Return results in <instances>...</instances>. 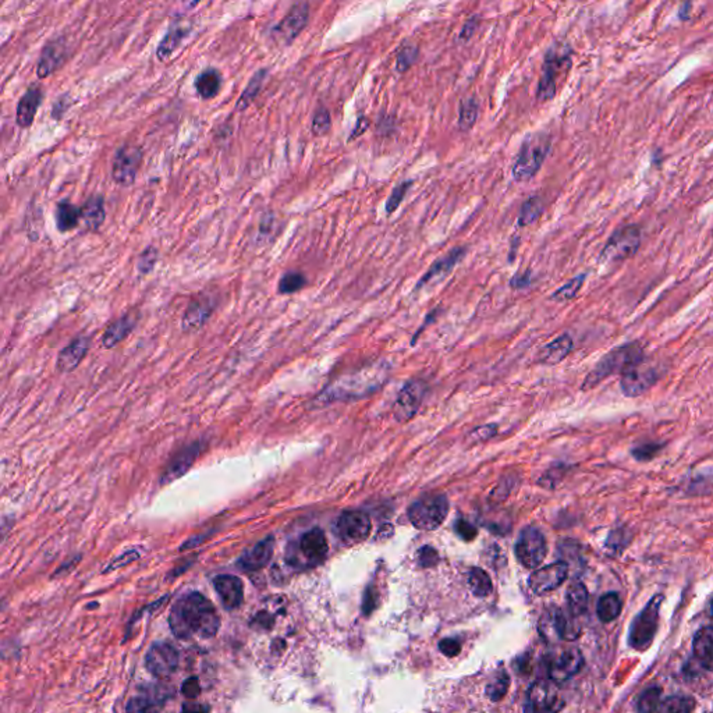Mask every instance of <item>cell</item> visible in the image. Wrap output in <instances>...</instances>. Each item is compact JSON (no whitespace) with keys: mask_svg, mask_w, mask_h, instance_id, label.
<instances>
[{"mask_svg":"<svg viewBox=\"0 0 713 713\" xmlns=\"http://www.w3.org/2000/svg\"><path fill=\"white\" fill-rule=\"evenodd\" d=\"M440 312H442V308H440V307H435V308H432V310L426 314V317H425V319H424L422 325L418 328V330L414 333V336H412V339H411V346H415V344H417V342H418V339L422 336V333H424L429 326H432V325L439 319Z\"/></svg>","mask_w":713,"mask_h":713,"instance_id":"obj_52","label":"cell"},{"mask_svg":"<svg viewBox=\"0 0 713 713\" xmlns=\"http://www.w3.org/2000/svg\"><path fill=\"white\" fill-rule=\"evenodd\" d=\"M584 664V657L581 652L575 648L563 649L557 653H553L547 660V673L550 680L556 682H561L575 675Z\"/></svg>","mask_w":713,"mask_h":713,"instance_id":"obj_19","label":"cell"},{"mask_svg":"<svg viewBox=\"0 0 713 713\" xmlns=\"http://www.w3.org/2000/svg\"><path fill=\"white\" fill-rule=\"evenodd\" d=\"M308 283L307 276L300 271H287L283 273L278 283V293L282 296H291L301 291Z\"/></svg>","mask_w":713,"mask_h":713,"instance_id":"obj_39","label":"cell"},{"mask_svg":"<svg viewBox=\"0 0 713 713\" xmlns=\"http://www.w3.org/2000/svg\"><path fill=\"white\" fill-rule=\"evenodd\" d=\"M215 301L212 296L200 294L190 301L182 318V329L186 333L201 330L212 318L215 312Z\"/></svg>","mask_w":713,"mask_h":713,"instance_id":"obj_20","label":"cell"},{"mask_svg":"<svg viewBox=\"0 0 713 713\" xmlns=\"http://www.w3.org/2000/svg\"><path fill=\"white\" fill-rule=\"evenodd\" d=\"M138 321H140V314L137 310H131V311L123 314L122 317H119L118 319L112 321L106 326V329L102 335V339H101L102 347L105 350H112L116 346H119L134 332Z\"/></svg>","mask_w":713,"mask_h":713,"instance_id":"obj_22","label":"cell"},{"mask_svg":"<svg viewBox=\"0 0 713 713\" xmlns=\"http://www.w3.org/2000/svg\"><path fill=\"white\" fill-rule=\"evenodd\" d=\"M418 48L415 45H404L396 55V70L399 73H406L410 70L418 61Z\"/></svg>","mask_w":713,"mask_h":713,"instance_id":"obj_45","label":"cell"},{"mask_svg":"<svg viewBox=\"0 0 713 713\" xmlns=\"http://www.w3.org/2000/svg\"><path fill=\"white\" fill-rule=\"evenodd\" d=\"M508 685H510V678L506 673H500L489 685H488V689H486V695L490 700L493 702H499L506 694H507V689H508Z\"/></svg>","mask_w":713,"mask_h":713,"instance_id":"obj_48","label":"cell"},{"mask_svg":"<svg viewBox=\"0 0 713 713\" xmlns=\"http://www.w3.org/2000/svg\"><path fill=\"white\" fill-rule=\"evenodd\" d=\"M183 694L187 696V698H197L201 692V687H200V682L195 677L193 678H189L184 684H183Z\"/></svg>","mask_w":713,"mask_h":713,"instance_id":"obj_59","label":"cell"},{"mask_svg":"<svg viewBox=\"0 0 713 713\" xmlns=\"http://www.w3.org/2000/svg\"><path fill=\"white\" fill-rule=\"evenodd\" d=\"M518 246H520V236H513L511 237V241H510V250H508V262L513 264L515 257H517V250H518Z\"/></svg>","mask_w":713,"mask_h":713,"instance_id":"obj_61","label":"cell"},{"mask_svg":"<svg viewBox=\"0 0 713 713\" xmlns=\"http://www.w3.org/2000/svg\"><path fill=\"white\" fill-rule=\"evenodd\" d=\"M549 151L550 140L546 134L536 133L528 136L522 141L511 169V176L514 182L527 183L532 180L540 170Z\"/></svg>","mask_w":713,"mask_h":713,"instance_id":"obj_5","label":"cell"},{"mask_svg":"<svg viewBox=\"0 0 713 713\" xmlns=\"http://www.w3.org/2000/svg\"><path fill=\"white\" fill-rule=\"evenodd\" d=\"M371 520L362 511H344L335 524L336 535L346 545H357L371 534Z\"/></svg>","mask_w":713,"mask_h":713,"instance_id":"obj_15","label":"cell"},{"mask_svg":"<svg viewBox=\"0 0 713 713\" xmlns=\"http://www.w3.org/2000/svg\"><path fill=\"white\" fill-rule=\"evenodd\" d=\"M440 652L447 657H454L461 652V643L453 638H444L439 642Z\"/></svg>","mask_w":713,"mask_h":713,"instance_id":"obj_54","label":"cell"},{"mask_svg":"<svg viewBox=\"0 0 713 713\" xmlns=\"http://www.w3.org/2000/svg\"><path fill=\"white\" fill-rule=\"evenodd\" d=\"M588 600L589 595L586 591V586L582 582H574L567 591V607L568 611L578 617L584 614L588 609Z\"/></svg>","mask_w":713,"mask_h":713,"instance_id":"obj_37","label":"cell"},{"mask_svg":"<svg viewBox=\"0 0 713 713\" xmlns=\"http://www.w3.org/2000/svg\"><path fill=\"white\" fill-rule=\"evenodd\" d=\"M660 374L656 368L643 367V362L621 374L620 387L627 397H639L652 389L659 380Z\"/></svg>","mask_w":713,"mask_h":713,"instance_id":"obj_18","label":"cell"},{"mask_svg":"<svg viewBox=\"0 0 713 713\" xmlns=\"http://www.w3.org/2000/svg\"><path fill=\"white\" fill-rule=\"evenodd\" d=\"M496 432H497V425H495V424H489V425H483V426L476 428V429L471 433V436H472V439H475V440H481V442H482V440H488L489 438L495 436V435H496Z\"/></svg>","mask_w":713,"mask_h":713,"instance_id":"obj_57","label":"cell"},{"mask_svg":"<svg viewBox=\"0 0 713 713\" xmlns=\"http://www.w3.org/2000/svg\"><path fill=\"white\" fill-rule=\"evenodd\" d=\"M563 706L561 700L553 687L547 682H535L528 691L527 699V710L531 712H552L560 710Z\"/></svg>","mask_w":713,"mask_h":713,"instance_id":"obj_25","label":"cell"},{"mask_svg":"<svg viewBox=\"0 0 713 713\" xmlns=\"http://www.w3.org/2000/svg\"><path fill=\"white\" fill-rule=\"evenodd\" d=\"M478 26H479V17L478 16H472L471 19H468L464 23V26H463V29L460 31L458 40L463 41V42H468L472 38V35L475 34Z\"/></svg>","mask_w":713,"mask_h":713,"instance_id":"obj_55","label":"cell"},{"mask_svg":"<svg viewBox=\"0 0 713 713\" xmlns=\"http://www.w3.org/2000/svg\"><path fill=\"white\" fill-rule=\"evenodd\" d=\"M695 709V700L688 696H670L660 702L657 712L664 713H688Z\"/></svg>","mask_w":713,"mask_h":713,"instance_id":"obj_43","label":"cell"},{"mask_svg":"<svg viewBox=\"0 0 713 713\" xmlns=\"http://www.w3.org/2000/svg\"><path fill=\"white\" fill-rule=\"evenodd\" d=\"M659 449H660L659 444H643L634 450V456L638 460H646V458L653 457L659 451Z\"/></svg>","mask_w":713,"mask_h":713,"instance_id":"obj_58","label":"cell"},{"mask_svg":"<svg viewBox=\"0 0 713 713\" xmlns=\"http://www.w3.org/2000/svg\"><path fill=\"white\" fill-rule=\"evenodd\" d=\"M418 561H419V564L422 567H432V566L438 564L439 554H438V552L433 547L424 546L418 552Z\"/></svg>","mask_w":713,"mask_h":713,"instance_id":"obj_53","label":"cell"},{"mask_svg":"<svg viewBox=\"0 0 713 713\" xmlns=\"http://www.w3.org/2000/svg\"><path fill=\"white\" fill-rule=\"evenodd\" d=\"M585 280H586V273H579V275L574 276L572 279L566 282L561 287L554 290L550 294V300L554 303H567V301L574 300L577 297V294L579 293V290L582 289Z\"/></svg>","mask_w":713,"mask_h":713,"instance_id":"obj_40","label":"cell"},{"mask_svg":"<svg viewBox=\"0 0 713 713\" xmlns=\"http://www.w3.org/2000/svg\"><path fill=\"white\" fill-rule=\"evenodd\" d=\"M468 248L465 246H457L449 250L443 257L438 258L431 268L422 275V278L415 285V291H421L422 289L436 286L439 282L444 280L454 268L465 258Z\"/></svg>","mask_w":713,"mask_h":713,"instance_id":"obj_13","label":"cell"},{"mask_svg":"<svg viewBox=\"0 0 713 713\" xmlns=\"http://www.w3.org/2000/svg\"><path fill=\"white\" fill-rule=\"evenodd\" d=\"M660 702H662L660 689L649 688L638 699V710L639 712H657Z\"/></svg>","mask_w":713,"mask_h":713,"instance_id":"obj_49","label":"cell"},{"mask_svg":"<svg viewBox=\"0 0 713 713\" xmlns=\"http://www.w3.org/2000/svg\"><path fill=\"white\" fill-rule=\"evenodd\" d=\"M449 514V500L444 495H431L417 500L408 508L411 524L422 531L439 528Z\"/></svg>","mask_w":713,"mask_h":713,"instance_id":"obj_7","label":"cell"},{"mask_svg":"<svg viewBox=\"0 0 713 713\" xmlns=\"http://www.w3.org/2000/svg\"><path fill=\"white\" fill-rule=\"evenodd\" d=\"M546 553L547 543L545 535L535 527H527L522 529L515 545L518 561L525 568H536L545 560Z\"/></svg>","mask_w":713,"mask_h":713,"instance_id":"obj_12","label":"cell"},{"mask_svg":"<svg viewBox=\"0 0 713 713\" xmlns=\"http://www.w3.org/2000/svg\"><path fill=\"white\" fill-rule=\"evenodd\" d=\"M426 390L428 386L422 379H411L404 383L393 407L394 417L399 422H406L414 418L424 401Z\"/></svg>","mask_w":713,"mask_h":713,"instance_id":"obj_14","label":"cell"},{"mask_svg":"<svg viewBox=\"0 0 713 713\" xmlns=\"http://www.w3.org/2000/svg\"><path fill=\"white\" fill-rule=\"evenodd\" d=\"M692 650L694 657L702 667L713 670V635L707 630H699L695 634Z\"/></svg>","mask_w":713,"mask_h":713,"instance_id":"obj_32","label":"cell"},{"mask_svg":"<svg viewBox=\"0 0 713 713\" xmlns=\"http://www.w3.org/2000/svg\"><path fill=\"white\" fill-rule=\"evenodd\" d=\"M368 127H369V120H368L367 118H364V116H362V118H360V119L357 120L355 126H354V130L351 131V134H350V137H349V141H354V140H357L358 137H361V136L368 130Z\"/></svg>","mask_w":713,"mask_h":713,"instance_id":"obj_60","label":"cell"},{"mask_svg":"<svg viewBox=\"0 0 713 713\" xmlns=\"http://www.w3.org/2000/svg\"><path fill=\"white\" fill-rule=\"evenodd\" d=\"M198 447H194V446H190V449L186 450V453L183 456H180L175 463L173 465L170 467L169 470V475H173V476H177V475H182L191 464H193V460L195 458V456L198 454Z\"/></svg>","mask_w":713,"mask_h":713,"instance_id":"obj_50","label":"cell"},{"mask_svg":"<svg viewBox=\"0 0 713 713\" xmlns=\"http://www.w3.org/2000/svg\"><path fill=\"white\" fill-rule=\"evenodd\" d=\"M456 531H457V534H458L464 540H467V542H468V540L475 539V536H476V534H478V532H476V528H475V527H472V525H471L468 521H465V520H458V521L456 522Z\"/></svg>","mask_w":713,"mask_h":713,"instance_id":"obj_56","label":"cell"},{"mask_svg":"<svg viewBox=\"0 0 713 713\" xmlns=\"http://www.w3.org/2000/svg\"><path fill=\"white\" fill-rule=\"evenodd\" d=\"M194 86L202 99H212L219 94L222 88V76L215 69H207L197 76Z\"/></svg>","mask_w":713,"mask_h":713,"instance_id":"obj_34","label":"cell"},{"mask_svg":"<svg viewBox=\"0 0 713 713\" xmlns=\"http://www.w3.org/2000/svg\"><path fill=\"white\" fill-rule=\"evenodd\" d=\"M287 561L294 567H315L321 564L328 552L329 545L325 532L321 528H312L301 535L296 546H290Z\"/></svg>","mask_w":713,"mask_h":713,"instance_id":"obj_6","label":"cell"},{"mask_svg":"<svg viewBox=\"0 0 713 713\" xmlns=\"http://www.w3.org/2000/svg\"><path fill=\"white\" fill-rule=\"evenodd\" d=\"M42 91L38 86H34L27 90V93L22 97L19 105H17V113H16V122L17 126L22 129H29L33 126L37 112L42 102Z\"/></svg>","mask_w":713,"mask_h":713,"instance_id":"obj_29","label":"cell"},{"mask_svg":"<svg viewBox=\"0 0 713 713\" xmlns=\"http://www.w3.org/2000/svg\"><path fill=\"white\" fill-rule=\"evenodd\" d=\"M712 617H713V600H712Z\"/></svg>","mask_w":713,"mask_h":713,"instance_id":"obj_63","label":"cell"},{"mask_svg":"<svg viewBox=\"0 0 713 713\" xmlns=\"http://www.w3.org/2000/svg\"><path fill=\"white\" fill-rule=\"evenodd\" d=\"M330 127H332L330 112L323 106L317 109V112L312 118V126H311L314 136H317V137L326 136L330 131Z\"/></svg>","mask_w":713,"mask_h":713,"instance_id":"obj_47","label":"cell"},{"mask_svg":"<svg viewBox=\"0 0 713 713\" xmlns=\"http://www.w3.org/2000/svg\"><path fill=\"white\" fill-rule=\"evenodd\" d=\"M478 115H479V104L475 98H467L464 101H461L460 104V111H458V129L461 131H470L476 120H478Z\"/></svg>","mask_w":713,"mask_h":713,"instance_id":"obj_41","label":"cell"},{"mask_svg":"<svg viewBox=\"0 0 713 713\" xmlns=\"http://www.w3.org/2000/svg\"><path fill=\"white\" fill-rule=\"evenodd\" d=\"M468 585H470L472 593L478 598H485V596L490 595L492 589H493L490 577L488 575L486 571H483L479 567H475L471 570L470 577H468Z\"/></svg>","mask_w":713,"mask_h":713,"instance_id":"obj_42","label":"cell"},{"mask_svg":"<svg viewBox=\"0 0 713 713\" xmlns=\"http://www.w3.org/2000/svg\"><path fill=\"white\" fill-rule=\"evenodd\" d=\"M574 618L575 616L571 613L568 617L563 613V610L552 607L546 610L539 618V634L547 642H557L561 639L574 641L581 632V628Z\"/></svg>","mask_w":713,"mask_h":713,"instance_id":"obj_10","label":"cell"},{"mask_svg":"<svg viewBox=\"0 0 713 713\" xmlns=\"http://www.w3.org/2000/svg\"><path fill=\"white\" fill-rule=\"evenodd\" d=\"M106 221L105 198L102 194H93L81 207V222L88 232H98Z\"/></svg>","mask_w":713,"mask_h":713,"instance_id":"obj_31","label":"cell"},{"mask_svg":"<svg viewBox=\"0 0 713 713\" xmlns=\"http://www.w3.org/2000/svg\"><path fill=\"white\" fill-rule=\"evenodd\" d=\"M412 184H414V180H404L393 187V190L385 204V211H386L387 216H390L392 214H394L399 209V207L404 201L407 193L411 190Z\"/></svg>","mask_w":713,"mask_h":713,"instance_id":"obj_44","label":"cell"},{"mask_svg":"<svg viewBox=\"0 0 713 713\" xmlns=\"http://www.w3.org/2000/svg\"><path fill=\"white\" fill-rule=\"evenodd\" d=\"M310 20V5L307 2L296 3L285 19L273 29V35L279 42L290 45L307 27Z\"/></svg>","mask_w":713,"mask_h":713,"instance_id":"obj_17","label":"cell"},{"mask_svg":"<svg viewBox=\"0 0 713 713\" xmlns=\"http://www.w3.org/2000/svg\"><path fill=\"white\" fill-rule=\"evenodd\" d=\"M214 586L223 603V606L229 610L237 609L244 600V585L243 581L230 574L218 575L214 579Z\"/></svg>","mask_w":713,"mask_h":713,"instance_id":"obj_26","label":"cell"},{"mask_svg":"<svg viewBox=\"0 0 713 713\" xmlns=\"http://www.w3.org/2000/svg\"><path fill=\"white\" fill-rule=\"evenodd\" d=\"M645 361L643 347L638 342H630L621 344L609 353H606L596 365L585 376L581 390H591L600 382L616 374H624L625 371L641 365Z\"/></svg>","mask_w":713,"mask_h":713,"instance_id":"obj_3","label":"cell"},{"mask_svg":"<svg viewBox=\"0 0 713 713\" xmlns=\"http://www.w3.org/2000/svg\"><path fill=\"white\" fill-rule=\"evenodd\" d=\"M158 261H159V250L154 246H150L138 257L137 271L144 276L150 275L155 269Z\"/></svg>","mask_w":713,"mask_h":713,"instance_id":"obj_46","label":"cell"},{"mask_svg":"<svg viewBox=\"0 0 713 713\" xmlns=\"http://www.w3.org/2000/svg\"><path fill=\"white\" fill-rule=\"evenodd\" d=\"M180 655L177 649L168 642L154 643L145 656L148 671L158 678H165L177 670Z\"/></svg>","mask_w":713,"mask_h":713,"instance_id":"obj_16","label":"cell"},{"mask_svg":"<svg viewBox=\"0 0 713 713\" xmlns=\"http://www.w3.org/2000/svg\"><path fill=\"white\" fill-rule=\"evenodd\" d=\"M663 602L662 595L653 596L649 603L639 611V614L634 618L630 632H628V643L631 648L636 650H645L652 643L659 623V611Z\"/></svg>","mask_w":713,"mask_h":713,"instance_id":"obj_9","label":"cell"},{"mask_svg":"<svg viewBox=\"0 0 713 713\" xmlns=\"http://www.w3.org/2000/svg\"><path fill=\"white\" fill-rule=\"evenodd\" d=\"M268 76V70L266 69H259L254 76L253 79L248 81L244 93L241 94V97L239 98L237 101V105H236V112H244L246 109H248L251 106V104L255 101V98L259 95L261 90H262V86L265 83V79Z\"/></svg>","mask_w":713,"mask_h":713,"instance_id":"obj_35","label":"cell"},{"mask_svg":"<svg viewBox=\"0 0 713 713\" xmlns=\"http://www.w3.org/2000/svg\"><path fill=\"white\" fill-rule=\"evenodd\" d=\"M182 2H183V5H184V8H186V9L191 10V9L197 8V6L201 3V0H182Z\"/></svg>","mask_w":713,"mask_h":713,"instance_id":"obj_62","label":"cell"},{"mask_svg":"<svg viewBox=\"0 0 713 713\" xmlns=\"http://www.w3.org/2000/svg\"><path fill=\"white\" fill-rule=\"evenodd\" d=\"M67 59V45L63 40H56L49 42L41 54L38 66H37V76L41 80L48 79L52 76L58 69L63 66V63Z\"/></svg>","mask_w":713,"mask_h":713,"instance_id":"obj_24","label":"cell"},{"mask_svg":"<svg viewBox=\"0 0 713 713\" xmlns=\"http://www.w3.org/2000/svg\"><path fill=\"white\" fill-rule=\"evenodd\" d=\"M543 209H545V207H543V201L540 200V197L534 195V197L527 198L520 208V214H518V219H517L518 227L524 229L527 226L534 225L542 216Z\"/></svg>","mask_w":713,"mask_h":713,"instance_id":"obj_36","label":"cell"},{"mask_svg":"<svg viewBox=\"0 0 713 713\" xmlns=\"http://www.w3.org/2000/svg\"><path fill=\"white\" fill-rule=\"evenodd\" d=\"M169 624L177 638L189 639L194 635L212 638L221 627V618L212 602L200 592H190L175 603Z\"/></svg>","mask_w":713,"mask_h":713,"instance_id":"obj_1","label":"cell"},{"mask_svg":"<svg viewBox=\"0 0 713 713\" xmlns=\"http://www.w3.org/2000/svg\"><path fill=\"white\" fill-rule=\"evenodd\" d=\"M144 152L140 147L126 144L120 147L112 161V179L116 184L131 187L138 176L143 165Z\"/></svg>","mask_w":713,"mask_h":713,"instance_id":"obj_11","label":"cell"},{"mask_svg":"<svg viewBox=\"0 0 713 713\" xmlns=\"http://www.w3.org/2000/svg\"><path fill=\"white\" fill-rule=\"evenodd\" d=\"M574 349V340L568 333H563L545 344L538 353V362L543 365H557L564 361Z\"/></svg>","mask_w":713,"mask_h":713,"instance_id":"obj_27","label":"cell"},{"mask_svg":"<svg viewBox=\"0 0 713 713\" xmlns=\"http://www.w3.org/2000/svg\"><path fill=\"white\" fill-rule=\"evenodd\" d=\"M190 31H191V26L189 22L177 20V22L170 23L166 35L163 37V40L161 41V44L157 49L158 59L161 62L168 61L175 54V51L183 44V41L190 35Z\"/></svg>","mask_w":713,"mask_h":713,"instance_id":"obj_28","label":"cell"},{"mask_svg":"<svg viewBox=\"0 0 713 713\" xmlns=\"http://www.w3.org/2000/svg\"><path fill=\"white\" fill-rule=\"evenodd\" d=\"M621 607H623V603H621L620 596L614 592H609L599 599L598 606H596V613H598V617L600 621L610 623L620 616Z\"/></svg>","mask_w":713,"mask_h":713,"instance_id":"obj_38","label":"cell"},{"mask_svg":"<svg viewBox=\"0 0 713 713\" xmlns=\"http://www.w3.org/2000/svg\"><path fill=\"white\" fill-rule=\"evenodd\" d=\"M273 546H275V542H273L272 536L258 542L254 547H251L250 550L243 553V556L239 560V566L243 570H248V571H255V570L264 568L269 563V560L273 554Z\"/></svg>","mask_w":713,"mask_h":713,"instance_id":"obj_30","label":"cell"},{"mask_svg":"<svg viewBox=\"0 0 713 713\" xmlns=\"http://www.w3.org/2000/svg\"><path fill=\"white\" fill-rule=\"evenodd\" d=\"M571 62V49L567 45L556 44L549 48L543 59L536 90V99L539 102H547L556 97L559 80L570 70Z\"/></svg>","mask_w":713,"mask_h":713,"instance_id":"obj_4","label":"cell"},{"mask_svg":"<svg viewBox=\"0 0 713 713\" xmlns=\"http://www.w3.org/2000/svg\"><path fill=\"white\" fill-rule=\"evenodd\" d=\"M81 221V208L69 201H62L56 205L55 222L61 233L73 232Z\"/></svg>","mask_w":713,"mask_h":713,"instance_id":"obj_33","label":"cell"},{"mask_svg":"<svg viewBox=\"0 0 713 713\" xmlns=\"http://www.w3.org/2000/svg\"><path fill=\"white\" fill-rule=\"evenodd\" d=\"M91 349V337L77 336L63 347L56 358V369L61 374H70L84 361Z\"/></svg>","mask_w":713,"mask_h":713,"instance_id":"obj_23","label":"cell"},{"mask_svg":"<svg viewBox=\"0 0 713 713\" xmlns=\"http://www.w3.org/2000/svg\"><path fill=\"white\" fill-rule=\"evenodd\" d=\"M390 364L387 361H376L369 365L337 378L333 383L326 386L319 396L317 403L328 404L333 401H350L378 392L389 379Z\"/></svg>","mask_w":713,"mask_h":713,"instance_id":"obj_2","label":"cell"},{"mask_svg":"<svg viewBox=\"0 0 713 713\" xmlns=\"http://www.w3.org/2000/svg\"><path fill=\"white\" fill-rule=\"evenodd\" d=\"M712 236H713V232H712Z\"/></svg>","mask_w":713,"mask_h":713,"instance_id":"obj_64","label":"cell"},{"mask_svg":"<svg viewBox=\"0 0 713 713\" xmlns=\"http://www.w3.org/2000/svg\"><path fill=\"white\" fill-rule=\"evenodd\" d=\"M641 247V230L635 225L621 226L613 232L599 255L600 264L630 259Z\"/></svg>","mask_w":713,"mask_h":713,"instance_id":"obj_8","label":"cell"},{"mask_svg":"<svg viewBox=\"0 0 713 713\" xmlns=\"http://www.w3.org/2000/svg\"><path fill=\"white\" fill-rule=\"evenodd\" d=\"M532 285V271L531 269H525V271H520V272H515L513 275V278L510 279L508 282V286L511 290L514 291H521V290H525L528 289L529 286Z\"/></svg>","mask_w":713,"mask_h":713,"instance_id":"obj_51","label":"cell"},{"mask_svg":"<svg viewBox=\"0 0 713 713\" xmlns=\"http://www.w3.org/2000/svg\"><path fill=\"white\" fill-rule=\"evenodd\" d=\"M567 575L568 566L564 561H557L535 570L529 577V586L536 595H545L557 589Z\"/></svg>","mask_w":713,"mask_h":713,"instance_id":"obj_21","label":"cell"}]
</instances>
